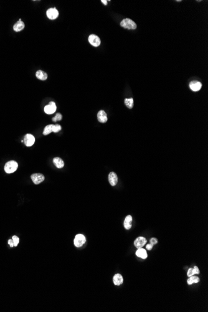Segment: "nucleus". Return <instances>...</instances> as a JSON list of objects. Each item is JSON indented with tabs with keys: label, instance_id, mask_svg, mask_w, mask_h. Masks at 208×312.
I'll return each instance as SVG.
<instances>
[{
	"label": "nucleus",
	"instance_id": "f3484780",
	"mask_svg": "<svg viewBox=\"0 0 208 312\" xmlns=\"http://www.w3.org/2000/svg\"><path fill=\"white\" fill-rule=\"evenodd\" d=\"M131 222H132V217L130 215L127 216L124 221V227L127 230H129L131 227Z\"/></svg>",
	"mask_w": 208,
	"mask_h": 312
},
{
	"label": "nucleus",
	"instance_id": "ddd939ff",
	"mask_svg": "<svg viewBox=\"0 0 208 312\" xmlns=\"http://www.w3.org/2000/svg\"><path fill=\"white\" fill-rule=\"evenodd\" d=\"M24 23L21 21V19H19V20L13 26V29L16 32H19L24 28Z\"/></svg>",
	"mask_w": 208,
	"mask_h": 312
},
{
	"label": "nucleus",
	"instance_id": "423d86ee",
	"mask_svg": "<svg viewBox=\"0 0 208 312\" xmlns=\"http://www.w3.org/2000/svg\"><path fill=\"white\" fill-rule=\"evenodd\" d=\"M88 42L92 46L94 47H98L100 45L101 41L100 38L95 34H91L88 37Z\"/></svg>",
	"mask_w": 208,
	"mask_h": 312
},
{
	"label": "nucleus",
	"instance_id": "2eb2a0df",
	"mask_svg": "<svg viewBox=\"0 0 208 312\" xmlns=\"http://www.w3.org/2000/svg\"><path fill=\"white\" fill-rule=\"evenodd\" d=\"M136 255L137 257L141 258L142 259H146V258H147L148 257L147 251H146L145 249L143 248L138 249V250H137L136 252Z\"/></svg>",
	"mask_w": 208,
	"mask_h": 312
},
{
	"label": "nucleus",
	"instance_id": "393cba45",
	"mask_svg": "<svg viewBox=\"0 0 208 312\" xmlns=\"http://www.w3.org/2000/svg\"><path fill=\"white\" fill-rule=\"evenodd\" d=\"M200 273V269H198V267L197 266H194V268H192V270H191L192 275H196V274H199Z\"/></svg>",
	"mask_w": 208,
	"mask_h": 312
},
{
	"label": "nucleus",
	"instance_id": "dca6fc26",
	"mask_svg": "<svg viewBox=\"0 0 208 312\" xmlns=\"http://www.w3.org/2000/svg\"><path fill=\"white\" fill-rule=\"evenodd\" d=\"M53 163L57 168H63L64 166V162L59 157H56L53 159Z\"/></svg>",
	"mask_w": 208,
	"mask_h": 312
},
{
	"label": "nucleus",
	"instance_id": "b1692460",
	"mask_svg": "<svg viewBox=\"0 0 208 312\" xmlns=\"http://www.w3.org/2000/svg\"><path fill=\"white\" fill-rule=\"evenodd\" d=\"M12 239H13V243H14V247H17V245H18L19 242V239L17 237L16 235H13Z\"/></svg>",
	"mask_w": 208,
	"mask_h": 312
},
{
	"label": "nucleus",
	"instance_id": "5701e85b",
	"mask_svg": "<svg viewBox=\"0 0 208 312\" xmlns=\"http://www.w3.org/2000/svg\"><path fill=\"white\" fill-rule=\"evenodd\" d=\"M61 130V126L58 124L54 125V126L52 127V132L54 133H57L59 132Z\"/></svg>",
	"mask_w": 208,
	"mask_h": 312
},
{
	"label": "nucleus",
	"instance_id": "6ab92c4d",
	"mask_svg": "<svg viewBox=\"0 0 208 312\" xmlns=\"http://www.w3.org/2000/svg\"><path fill=\"white\" fill-rule=\"evenodd\" d=\"M200 282V278L197 276L192 275L191 277H189L188 280V285H192L193 283H196Z\"/></svg>",
	"mask_w": 208,
	"mask_h": 312
},
{
	"label": "nucleus",
	"instance_id": "412c9836",
	"mask_svg": "<svg viewBox=\"0 0 208 312\" xmlns=\"http://www.w3.org/2000/svg\"><path fill=\"white\" fill-rule=\"evenodd\" d=\"M124 103L128 109H132L133 107H134V99H133L132 98L125 99L124 100Z\"/></svg>",
	"mask_w": 208,
	"mask_h": 312
},
{
	"label": "nucleus",
	"instance_id": "bb28decb",
	"mask_svg": "<svg viewBox=\"0 0 208 312\" xmlns=\"http://www.w3.org/2000/svg\"><path fill=\"white\" fill-rule=\"evenodd\" d=\"M153 245H152L151 244H149L147 245V246H146V247H147V249L148 251H151L152 249H153Z\"/></svg>",
	"mask_w": 208,
	"mask_h": 312
},
{
	"label": "nucleus",
	"instance_id": "7ed1b4c3",
	"mask_svg": "<svg viewBox=\"0 0 208 312\" xmlns=\"http://www.w3.org/2000/svg\"><path fill=\"white\" fill-rule=\"evenodd\" d=\"M86 239L83 234H77L74 239V243L75 246L77 247H81L86 243Z\"/></svg>",
	"mask_w": 208,
	"mask_h": 312
},
{
	"label": "nucleus",
	"instance_id": "c85d7f7f",
	"mask_svg": "<svg viewBox=\"0 0 208 312\" xmlns=\"http://www.w3.org/2000/svg\"><path fill=\"white\" fill-rule=\"evenodd\" d=\"M101 1L102 2L105 4V5H107V1H105V0H102Z\"/></svg>",
	"mask_w": 208,
	"mask_h": 312
},
{
	"label": "nucleus",
	"instance_id": "39448f33",
	"mask_svg": "<svg viewBox=\"0 0 208 312\" xmlns=\"http://www.w3.org/2000/svg\"><path fill=\"white\" fill-rule=\"evenodd\" d=\"M46 15L49 19L55 20L59 16V11L56 8H51L48 9L46 12Z\"/></svg>",
	"mask_w": 208,
	"mask_h": 312
},
{
	"label": "nucleus",
	"instance_id": "a878e982",
	"mask_svg": "<svg viewBox=\"0 0 208 312\" xmlns=\"http://www.w3.org/2000/svg\"><path fill=\"white\" fill-rule=\"evenodd\" d=\"M157 243H158V240H157V239L153 237V238H152L151 239H150V244H152V245H153V246H154V245L157 244Z\"/></svg>",
	"mask_w": 208,
	"mask_h": 312
},
{
	"label": "nucleus",
	"instance_id": "9b49d317",
	"mask_svg": "<svg viewBox=\"0 0 208 312\" xmlns=\"http://www.w3.org/2000/svg\"><path fill=\"white\" fill-rule=\"evenodd\" d=\"M97 119L100 123H105L107 122V115L104 110H100L97 114Z\"/></svg>",
	"mask_w": 208,
	"mask_h": 312
},
{
	"label": "nucleus",
	"instance_id": "0eeeda50",
	"mask_svg": "<svg viewBox=\"0 0 208 312\" xmlns=\"http://www.w3.org/2000/svg\"><path fill=\"white\" fill-rule=\"evenodd\" d=\"M56 105L54 102H50L47 105L44 107V112L47 114H52L56 111Z\"/></svg>",
	"mask_w": 208,
	"mask_h": 312
},
{
	"label": "nucleus",
	"instance_id": "4468645a",
	"mask_svg": "<svg viewBox=\"0 0 208 312\" xmlns=\"http://www.w3.org/2000/svg\"><path fill=\"white\" fill-rule=\"evenodd\" d=\"M113 282L115 285H117V286L122 285L123 282V279L122 275H120V274H117L115 275L113 278Z\"/></svg>",
	"mask_w": 208,
	"mask_h": 312
},
{
	"label": "nucleus",
	"instance_id": "20e7f679",
	"mask_svg": "<svg viewBox=\"0 0 208 312\" xmlns=\"http://www.w3.org/2000/svg\"><path fill=\"white\" fill-rule=\"evenodd\" d=\"M31 178L35 185H39L44 181L45 177L41 173H34L31 176Z\"/></svg>",
	"mask_w": 208,
	"mask_h": 312
},
{
	"label": "nucleus",
	"instance_id": "cd10ccee",
	"mask_svg": "<svg viewBox=\"0 0 208 312\" xmlns=\"http://www.w3.org/2000/svg\"><path fill=\"white\" fill-rule=\"evenodd\" d=\"M8 244L10 245L11 247H14V243H13V239H10V240H8Z\"/></svg>",
	"mask_w": 208,
	"mask_h": 312
},
{
	"label": "nucleus",
	"instance_id": "f03ea898",
	"mask_svg": "<svg viewBox=\"0 0 208 312\" xmlns=\"http://www.w3.org/2000/svg\"><path fill=\"white\" fill-rule=\"evenodd\" d=\"M120 26L123 28L128 29H135L136 28V24L134 21L129 18H125L123 20L121 23Z\"/></svg>",
	"mask_w": 208,
	"mask_h": 312
},
{
	"label": "nucleus",
	"instance_id": "a211bd4d",
	"mask_svg": "<svg viewBox=\"0 0 208 312\" xmlns=\"http://www.w3.org/2000/svg\"><path fill=\"white\" fill-rule=\"evenodd\" d=\"M36 76L38 79L41 80V81H46L48 77L47 73L41 70L37 71L36 73Z\"/></svg>",
	"mask_w": 208,
	"mask_h": 312
},
{
	"label": "nucleus",
	"instance_id": "f257e3e1",
	"mask_svg": "<svg viewBox=\"0 0 208 312\" xmlns=\"http://www.w3.org/2000/svg\"><path fill=\"white\" fill-rule=\"evenodd\" d=\"M17 167H18V164H17V163L15 161L11 160V161L8 162L5 164V165H4V171L8 174L13 173L16 171Z\"/></svg>",
	"mask_w": 208,
	"mask_h": 312
},
{
	"label": "nucleus",
	"instance_id": "4be33fe9",
	"mask_svg": "<svg viewBox=\"0 0 208 312\" xmlns=\"http://www.w3.org/2000/svg\"><path fill=\"white\" fill-rule=\"evenodd\" d=\"M62 118H63V116H62V115L60 114V113H57L56 114V116L52 118V121L53 122H57V121H60V120H62Z\"/></svg>",
	"mask_w": 208,
	"mask_h": 312
},
{
	"label": "nucleus",
	"instance_id": "1a4fd4ad",
	"mask_svg": "<svg viewBox=\"0 0 208 312\" xmlns=\"http://www.w3.org/2000/svg\"><path fill=\"white\" fill-rule=\"evenodd\" d=\"M147 240L144 237H137L134 241V246L136 248L140 249L142 248L145 244L147 243Z\"/></svg>",
	"mask_w": 208,
	"mask_h": 312
},
{
	"label": "nucleus",
	"instance_id": "6e6552de",
	"mask_svg": "<svg viewBox=\"0 0 208 312\" xmlns=\"http://www.w3.org/2000/svg\"><path fill=\"white\" fill-rule=\"evenodd\" d=\"M24 143L26 146L29 147L34 145L35 142V138L31 134H26L24 137Z\"/></svg>",
	"mask_w": 208,
	"mask_h": 312
},
{
	"label": "nucleus",
	"instance_id": "f8f14e48",
	"mask_svg": "<svg viewBox=\"0 0 208 312\" xmlns=\"http://www.w3.org/2000/svg\"><path fill=\"white\" fill-rule=\"evenodd\" d=\"M202 84L199 81H192L189 84V87L194 92L199 91L201 88Z\"/></svg>",
	"mask_w": 208,
	"mask_h": 312
},
{
	"label": "nucleus",
	"instance_id": "9d476101",
	"mask_svg": "<svg viewBox=\"0 0 208 312\" xmlns=\"http://www.w3.org/2000/svg\"><path fill=\"white\" fill-rule=\"evenodd\" d=\"M109 183L112 186H115L118 182V177L116 173L114 172H111L109 175Z\"/></svg>",
	"mask_w": 208,
	"mask_h": 312
},
{
	"label": "nucleus",
	"instance_id": "aec40b11",
	"mask_svg": "<svg viewBox=\"0 0 208 312\" xmlns=\"http://www.w3.org/2000/svg\"><path fill=\"white\" fill-rule=\"evenodd\" d=\"M53 126H54V125L50 124V125H47L46 127H45V128H44V131H43V135H47L49 134H50L51 132H52V127H53Z\"/></svg>",
	"mask_w": 208,
	"mask_h": 312
}]
</instances>
